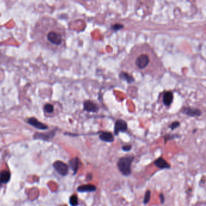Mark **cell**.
<instances>
[{
    "label": "cell",
    "instance_id": "cell-19",
    "mask_svg": "<svg viewBox=\"0 0 206 206\" xmlns=\"http://www.w3.org/2000/svg\"><path fill=\"white\" fill-rule=\"evenodd\" d=\"M132 149V146L130 145H125L123 147H122V150L126 151V152H128L131 151Z\"/></svg>",
    "mask_w": 206,
    "mask_h": 206
},
{
    "label": "cell",
    "instance_id": "cell-7",
    "mask_svg": "<svg viewBox=\"0 0 206 206\" xmlns=\"http://www.w3.org/2000/svg\"><path fill=\"white\" fill-rule=\"evenodd\" d=\"M84 109L88 112H98L99 110L98 105L93 101L87 100L84 102Z\"/></svg>",
    "mask_w": 206,
    "mask_h": 206
},
{
    "label": "cell",
    "instance_id": "cell-18",
    "mask_svg": "<svg viewBox=\"0 0 206 206\" xmlns=\"http://www.w3.org/2000/svg\"><path fill=\"white\" fill-rule=\"evenodd\" d=\"M179 126V123L178 121H175V122H173V123L169 126L170 128L171 129V130H175V129H176L177 128H178V126Z\"/></svg>",
    "mask_w": 206,
    "mask_h": 206
},
{
    "label": "cell",
    "instance_id": "cell-6",
    "mask_svg": "<svg viewBox=\"0 0 206 206\" xmlns=\"http://www.w3.org/2000/svg\"><path fill=\"white\" fill-rule=\"evenodd\" d=\"M173 100V94L172 91H165L163 93L162 101L166 106H170Z\"/></svg>",
    "mask_w": 206,
    "mask_h": 206
},
{
    "label": "cell",
    "instance_id": "cell-9",
    "mask_svg": "<svg viewBox=\"0 0 206 206\" xmlns=\"http://www.w3.org/2000/svg\"><path fill=\"white\" fill-rule=\"evenodd\" d=\"M80 161L78 157H75L70 160L69 166L70 168L74 172V175H75L77 172H78L80 166Z\"/></svg>",
    "mask_w": 206,
    "mask_h": 206
},
{
    "label": "cell",
    "instance_id": "cell-17",
    "mask_svg": "<svg viewBox=\"0 0 206 206\" xmlns=\"http://www.w3.org/2000/svg\"><path fill=\"white\" fill-rule=\"evenodd\" d=\"M151 193L149 190H148L146 192V194L145 195V197L143 199V204H144L146 205L147 204L149 203V202L150 201V199H151Z\"/></svg>",
    "mask_w": 206,
    "mask_h": 206
},
{
    "label": "cell",
    "instance_id": "cell-2",
    "mask_svg": "<svg viewBox=\"0 0 206 206\" xmlns=\"http://www.w3.org/2000/svg\"><path fill=\"white\" fill-rule=\"evenodd\" d=\"M33 39L41 46L56 53L66 46V31L55 19L42 16L36 23L32 32Z\"/></svg>",
    "mask_w": 206,
    "mask_h": 206
},
{
    "label": "cell",
    "instance_id": "cell-10",
    "mask_svg": "<svg viewBox=\"0 0 206 206\" xmlns=\"http://www.w3.org/2000/svg\"><path fill=\"white\" fill-rule=\"evenodd\" d=\"M27 122L30 125L36 128L37 129H39V130H47L48 128V126L47 125L43 124L42 123H41V122L39 121L35 118L29 119L27 120Z\"/></svg>",
    "mask_w": 206,
    "mask_h": 206
},
{
    "label": "cell",
    "instance_id": "cell-22",
    "mask_svg": "<svg viewBox=\"0 0 206 206\" xmlns=\"http://www.w3.org/2000/svg\"><path fill=\"white\" fill-rule=\"evenodd\" d=\"M92 178H93V176H92V174H91V173H88V174L87 175V179H88V180H91V179H92Z\"/></svg>",
    "mask_w": 206,
    "mask_h": 206
},
{
    "label": "cell",
    "instance_id": "cell-15",
    "mask_svg": "<svg viewBox=\"0 0 206 206\" xmlns=\"http://www.w3.org/2000/svg\"><path fill=\"white\" fill-rule=\"evenodd\" d=\"M44 112L45 114L48 115H50L51 114H55V105L51 104H50V103L46 104L44 107Z\"/></svg>",
    "mask_w": 206,
    "mask_h": 206
},
{
    "label": "cell",
    "instance_id": "cell-5",
    "mask_svg": "<svg viewBox=\"0 0 206 206\" xmlns=\"http://www.w3.org/2000/svg\"><path fill=\"white\" fill-rule=\"evenodd\" d=\"M128 130V124L126 121L122 120L119 119L115 121L114 126V133L115 134L118 135L119 132H123L126 131Z\"/></svg>",
    "mask_w": 206,
    "mask_h": 206
},
{
    "label": "cell",
    "instance_id": "cell-20",
    "mask_svg": "<svg viewBox=\"0 0 206 206\" xmlns=\"http://www.w3.org/2000/svg\"><path fill=\"white\" fill-rule=\"evenodd\" d=\"M123 27V25H121V24H115L112 27V29L113 30H120L121 29H122Z\"/></svg>",
    "mask_w": 206,
    "mask_h": 206
},
{
    "label": "cell",
    "instance_id": "cell-4",
    "mask_svg": "<svg viewBox=\"0 0 206 206\" xmlns=\"http://www.w3.org/2000/svg\"><path fill=\"white\" fill-rule=\"evenodd\" d=\"M55 170L62 176H65L68 173V166L62 161H56L53 164Z\"/></svg>",
    "mask_w": 206,
    "mask_h": 206
},
{
    "label": "cell",
    "instance_id": "cell-23",
    "mask_svg": "<svg viewBox=\"0 0 206 206\" xmlns=\"http://www.w3.org/2000/svg\"><path fill=\"white\" fill-rule=\"evenodd\" d=\"M63 206H65V205H63Z\"/></svg>",
    "mask_w": 206,
    "mask_h": 206
},
{
    "label": "cell",
    "instance_id": "cell-14",
    "mask_svg": "<svg viewBox=\"0 0 206 206\" xmlns=\"http://www.w3.org/2000/svg\"><path fill=\"white\" fill-rule=\"evenodd\" d=\"M185 114H187L191 117L195 116V115H200L201 113V111L196 108H185L184 110L183 111Z\"/></svg>",
    "mask_w": 206,
    "mask_h": 206
},
{
    "label": "cell",
    "instance_id": "cell-11",
    "mask_svg": "<svg viewBox=\"0 0 206 206\" xmlns=\"http://www.w3.org/2000/svg\"><path fill=\"white\" fill-rule=\"evenodd\" d=\"M99 138L105 142L112 143L114 140L113 134L110 132H102L99 135Z\"/></svg>",
    "mask_w": 206,
    "mask_h": 206
},
{
    "label": "cell",
    "instance_id": "cell-12",
    "mask_svg": "<svg viewBox=\"0 0 206 206\" xmlns=\"http://www.w3.org/2000/svg\"><path fill=\"white\" fill-rule=\"evenodd\" d=\"M79 192H93L97 190V188L93 184H85L80 186L77 189Z\"/></svg>",
    "mask_w": 206,
    "mask_h": 206
},
{
    "label": "cell",
    "instance_id": "cell-16",
    "mask_svg": "<svg viewBox=\"0 0 206 206\" xmlns=\"http://www.w3.org/2000/svg\"><path fill=\"white\" fill-rule=\"evenodd\" d=\"M78 198L76 195L71 196L70 198V204L72 206H78Z\"/></svg>",
    "mask_w": 206,
    "mask_h": 206
},
{
    "label": "cell",
    "instance_id": "cell-3",
    "mask_svg": "<svg viewBox=\"0 0 206 206\" xmlns=\"http://www.w3.org/2000/svg\"><path fill=\"white\" fill-rule=\"evenodd\" d=\"M134 159L133 156H127L119 159L117 167L122 175L128 177L131 174V164Z\"/></svg>",
    "mask_w": 206,
    "mask_h": 206
},
{
    "label": "cell",
    "instance_id": "cell-21",
    "mask_svg": "<svg viewBox=\"0 0 206 206\" xmlns=\"http://www.w3.org/2000/svg\"><path fill=\"white\" fill-rule=\"evenodd\" d=\"M160 199H161V203L163 204L164 202V196L163 195V194H160Z\"/></svg>",
    "mask_w": 206,
    "mask_h": 206
},
{
    "label": "cell",
    "instance_id": "cell-13",
    "mask_svg": "<svg viewBox=\"0 0 206 206\" xmlns=\"http://www.w3.org/2000/svg\"><path fill=\"white\" fill-rule=\"evenodd\" d=\"M10 179V173L8 171H3L0 172V188L3 184L9 181Z\"/></svg>",
    "mask_w": 206,
    "mask_h": 206
},
{
    "label": "cell",
    "instance_id": "cell-8",
    "mask_svg": "<svg viewBox=\"0 0 206 206\" xmlns=\"http://www.w3.org/2000/svg\"><path fill=\"white\" fill-rule=\"evenodd\" d=\"M154 164L160 169H170L171 166L167 163L166 161L162 157H160L157 158L155 162H154Z\"/></svg>",
    "mask_w": 206,
    "mask_h": 206
},
{
    "label": "cell",
    "instance_id": "cell-1",
    "mask_svg": "<svg viewBox=\"0 0 206 206\" xmlns=\"http://www.w3.org/2000/svg\"><path fill=\"white\" fill-rule=\"evenodd\" d=\"M125 73H139L155 79L162 78L166 69L154 49L146 43L137 44L121 63Z\"/></svg>",
    "mask_w": 206,
    "mask_h": 206
}]
</instances>
